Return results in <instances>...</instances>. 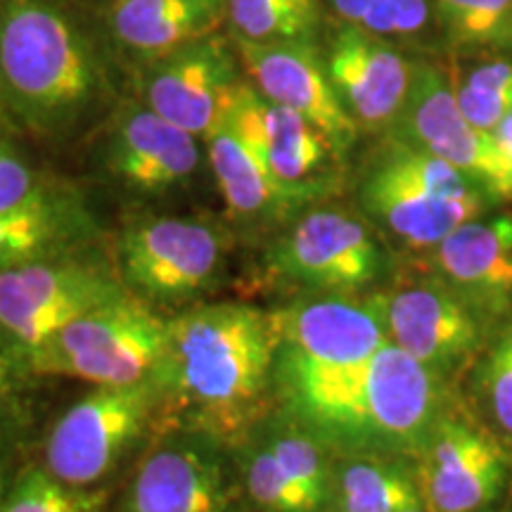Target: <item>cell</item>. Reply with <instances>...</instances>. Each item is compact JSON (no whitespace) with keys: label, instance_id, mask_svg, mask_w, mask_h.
<instances>
[{"label":"cell","instance_id":"15","mask_svg":"<svg viewBox=\"0 0 512 512\" xmlns=\"http://www.w3.org/2000/svg\"><path fill=\"white\" fill-rule=\"evenodd\" d=\"M384 335L415 361L444 375L479 347L482 316L446 283H420L368 297Z\"/></svg>","mask_w":512,"mask_h":512},{"label":"cell","instance_id":"11","mask_svg":"<svg viewBox=\"0 0 512 512\" xmlns=\"http://www.w3.org/2000/svg\"><path fill=\"white\" fill-rule=\"evenodd\" d=\"M394 124L396 140L456 166L484 195L512 200V174L494 136L465 119L456 91L434 64H415L411 88Z\"/></svg>","mask_w":512,"mask_h":512},{"label":"cell","instance_id":"34","mask_svg":"<svg viewBox=\"0 0 512 512\" xmlns=\"http://www.w3.org/2000/svg\"><path fill=\"white\" fill-rule=\"evenodd\" d=\"M330 3L339 17L347 19V24L373 31L382 0H330Z\"/></svg>","mask_w":512,"mask_h":512},{"label":"cell","instance_id":"26","mask_svg":"<svg viewBox=\"0 0 512 512\" xmlns=\"http://www.w3.org/2000/svg\"><path fill=\"white\" fill-rule=\"evenodd\" d=\"M453 50L512 53V0H432Z\"/></svg>","mask_w":512,"mask_h":512},{"label":"cell","instance_id":"9","mask_svg":"<svg viewBox=\"0 0 512 512\" xmlns=\"http://www.w3.org/2000/svg\"><path fill=\"white\" fill-rule=\"evenodd\" d=\"M126 292L112 256L93 247L31 261L0 273V330L31 361L64 325Z\"/></svg>","mask_w":512,"mask_h":512},{"label":"cell","instance_id":"18","mask_svg":"<svg viewBox=\"0 0 512 512\" xmlns=\"http://www.w3.org/2000/svg\"><path fill=\"white\" fill-rule=\"evenodd\" d=\"M105 166L107 174L128 190L164 195L195 176L200 145L192 133L140 102L121 110L114 121L105 147Z\"/></svg>","mask_w":512,"mask_h":512},{"label":"cell","instance_id":"39","mask_svg":"<svg viewBox=\"0 0 512 512\" xmlns=\"http://www.w3.org/2000/svg\"><path fill=\"white\" fill-rule=\"evenodd\" d=\"M0 114H3V100H0Z\"/></svg>","mask_w":512,"mask_h":512},{"label":"cell","instance_id":"21","mask_svg":"<svg viewBox=\"0 0 512 512\" xmlns=\"http://www.w3.org/2000/svg\"><path fill=\"white\" fill-rule=\"evenodd\" d=\"M444 283L479 316L512 309V219L465 221L434 247Z\"/></svg>","mask_w":512,"mask_h":512},{"label":"cell","instance_id":"19","mask_svg":"<svg viewBox=\"0 0 512 512\" xmlns=\"http://www.w3.org/2000/svg\"><path fill=\"white\" fill-rule=\"evenodd\" d=\"M325 69L347 112L368 128L394 124L413 79V64L399 50L356 24L332 38Z\"/></svg>","mask_w":512,"mask_h":512},{"label":"cell","instance_id":"32","mask_svg":"<svg viewBox=\"0 0 512 512\" xmlns=\"http://www.w3.org/2000/svg\"><path fill=\"white\" fill-rule=\"evenodd\" d=\"M34 166L24 159L17 145L0 131V211L17 207L41 188Z\"/></svg>","mask_w":512,"mask_h":512},{"label":"cell","instance_id":"10","mask_svg":"<svg viewBox=\"0 0 512 512\" xmlns=\"http://www.w3.org/2000/svg\"><path fill=\"white\" fill-rule=\"evenodd\" d=\"M384 256L366 221L344 209H311L266 249L273 280L316 294H354L375 285Z\"/></svg>","mask_w":512,"mask_h":512},{"label":"cell","instance_id":"36","mask_svg":"<svg viewBox=\"0 0 512 512\" xmlns=\"http://www.w3.org/2000/svg\"><path fill=\"white\" fill-rule=\"evenodd\" d=\"M10 472H8V463H5V458H0V510H3V501H5V494H8V486H10Z\"/></svg>","mask_w":512,"mask_h":512},{"label":"cell","instance_id":"38","mask_svg":"<svg viewBox=\"0 0 512 512\" xmlns=\"http://www.w3.org/2000/svg\"><path fill=\"white\" fill-rule=\"evenodd\" d=\"M304 3H318V0H304Z\"/></svg>","mask_w":512,"mask_h":512},{"label":"cell","instance_id":"35","mask_svg":"<svg viewBox=\"0 0 512 512\" xmlns=\"http://www.w3.org/2000/svg\"><path fill=\"white\" fill-rule=\"evenodd\" d=\"M491 136H494L498 150H501V155H503V162L512 174V112L505 114L501 124L491 131Z\"/></svg>","mask_w":512,"mask_h":512},{"label":"cell","instance_id":"5","mask_svg":"<svg viewBox=\"0 0 512 512\" xmlns=\"http://www.w3.org/2000/svg\"><path fill=\"white\" fill-rule=\"evenodd\" d=\"M230 249L233 238L214 221L143 216L119 230L112 259L133 297L174 316L216 292Z\"/></svg>","mask_w":512,"mask_h":512},{"label":"cell","instance_id":"13","mask_svg":"<svg viewBox=\"0 0 512 512\" xmlns=\"http://www.w3.org/2000/svg\"><path fill=\"white\" fill-rule=\"evenodd\" d=\"M128 486L124 512H228V448L204 434L155 437Z\"/></svg>","mask_w":512,"mask_h":512},{"label":"cell","instance_id":"30","mask_svg":"<svg viewBox=\"0 0 512 512\" xmlns=\"http://www.w3.org/2000/svg\"><path fill=\"white\" fill-rule=\"evenodd\" d=\"M38 380L27 351L0 330V430L19 425L29 406L31 384Z\"/></svg>","mask_w":512,"mask_h":512},{"label":"cell","instance_id":"7","mask_svg":"<svg viewBox=\"0 0 512 512\" xmlns=\"http://www.w3.org/2000/svg\"><path fill=\"white\" fill-rule=\"evenodd\" d=\"M169 316L131 292L83 313L31 354L38 377L128 387L155 375Z\"/></svg>","mask_w":512,"mask_h":512},{"label":"cell","instance_id":"25","mask_svg":"<svg viewBox=\"0 0 512 512\" xmlns=\"http://www.w3.org/2000/svg\"><path fill=\"white\" fill-rule=\"evenodd\" d=\"M283 470L316 501L323 512L328 510L332 458L328 448L297 422L290 413L275 406L273 413L256 427Z\"/></svg>","mask_w":512,"mask_h":512},{"label":"cell","instance_id":"8","mask_svg":"<svg viewBox=\"0 0 512 512\" xmlns=\"http://www.w3.org/2000/svg\"><path fill=\"white\" fill-rule=\"evenodd\" d=\"M152 380L95 387L64 411L43 444V467L69 486H102L147 434H157Z\"/></svg>","mask_w":512,"mask_h":512},{"label":"cell","instance_id":"23","mask_svg":"<svg viewBox=\"0 0 512 512\" xmlns=\"http://www.w3.org/2000/svg\"><path fill=\"white\" fill-rule=\"evenodd\" d=\"M228 17V0H117L112 29L119 43L145 57L209 36Z\"/></svg>","mask_w":512,"mask_h":512},{"label":"cell","instance_id":"27","mask_svg":"<svg viewBox=\"0 0 512 512\" xmlns=\"http://www.w3.org/2000/svg\"><path fill=\"white\" fill-rule=\"evenodd\" d=\"M235 456H238L242 486L249 501L261 512H323L302 486L280 467L278 458L256 430L235 448Z\"/></svg>","mask_w":512,"mask_h":512},{"label":"cell","instance_id":"3","mask_svg":"<svg viewBox=\"0 0 512 512\" xmlns=\"http://www.w3.org/2000/svg\"><path fill=\"white\" fill-rule=\"evenodd\" d=\"M105 76L88 38L53 0H5L0 8L3 110L41 133L72 128L93 110Z\"/></svg>","mask_w":512,"mask_h":512},{"label":"cell","instance_id":"4","mask_svg":"<svg viewBox=\"0 0 512 512\" xmlns=\"http://www.w3.org/2000/svg\"><path fill=\"white\" fill-rule=\"evenodd\" d=\"M439 380L387 339L320 444L337 456L415 460L444 415Z\"/></svg>","mask_w":512,"mask_h":512},{"label":"cell","instance_id":"29","mask_svg":"<svg viewBox=\"0 0 512 512\" xmlns=\"http://www.w3.org/2000/svg\"><path fill=\"white\" fill-rule=\"evenodd\" d=\"M107 486H69L43 465H29L12 479L0 512H102Z\"/></svg>","mask_w":512,"mask_h":512},{"label":"cell","instance_id":"24","mask_svg":"<svg viewBox=\"0 0 512 512\" xmlns=\"http://www.w3.org/2000/svg\"><path fill=\"white\" fill-rule=\"evenodd\" d=\"M415 470L403 458L337 456L325 512H403L422 508Z\"/></svg>","mask_w":512,"mask_h":512},{"label":"cell","instance_id":"22","mask_svg":"<svg viewBox=\"0 0 512 512\" xmlns=\"http://www.w3.org/2000/svg\"><path fill=\"white\" fill-rule=\"evenodd\" d=\"M204 143L230 219L238 223H264L287 214L264 159L230 114V102L226 114L207 133Z\"/></svg>","mask_w":512,"mask_h":512},{"label":"cell","instance_id":"17","mask_svg":"<svg viewBox=\"0 0 512 512\" xmlns=\"http://www.w3.org/2000/svg\"><path fill=\"white\" fill-rule=\"evenodd\" d=\"M238 81L230 50L204 36L157 57L145 76L143 105L195 138H207Z\"/></svg>","mask_w":512,"mask_h":512},{"label":"cell","instance_id":"31","mask_svg":"<svg viewBox=\"0 0 512 512\" xmlns=\"http://www.w3.org/2000/svg\"><path fill=\"white\" fill-rule=\"evenodd\" d=\"M484 389L496 422L512 437V325L496 339L486 358Z\"/></svg>","mask_w":512,"mask_h":512},{"label":"cell","instance_id":"33","mask_svg":"<svg viewBox=\"0 0 512 512\" xmlns=\"http://www.w3.org/2000/svg\"><path fill=\"white\" fill-rule=\"evenodd\" d=\"M467 88L496 95L512 105V64L510 62H489L472 69L465 79Z\"/></svg>","mask_w":512,"mask_h":512},{"label":"cell","instance_id":"6","mask_svg":"<svg viewBox=\"0 0 512 512\" xmlns=\"http://www.w3.org/2000/svg\"><path fill=\"white\" fill-rule=\"evenodd\" d=\"M484 192L463 171L392 138L358 185L370 221L413 249H434L465 221L477 219Z\"/></svg>","mask_w":512,"mask_h":512},{"label":"cell","instance_id":"28","mask_svg":"<svg viewBox=\"0 0 512 512\" xmlns=\"http://www.w3.org/2000/svg\"><path fill=\"white\" fill-rule=\"evenodd\" d=\"M228 22L242 41H309L318 24V3L228 0Z\"/></svg>","mask_w":512,"mask_h":512},{"label":"cell","instance_id":"14","mask_svg":"<svg viewBox=\"0 0 512 512\" xmlns=\"http://www.w3.org/2000/svg\"><path fill=\"white\" fill-rule=\"evenodd\" d=\"M415 460L427 512H482L501 496L508 479L503 448L446 411Z\"/></svg>","mask_w":512,"mask_h":512},{"label":"cell","instance_id":"12","mask_svg":"<svg viewBox=\"0 0 512 512\" xmlns=\"http://www.w3.org/2000/svg\"><path fill=\"white\" fill-rule=\"evenodd\" d=\"M230 114L264 159L287 214L323 190L325 169L339 152L309 119L275 105L245 81L233 88Z\"/></svg>","mask_w":512,"mask_h":512},{"label":"cell","instance_id":"1","mask_svg":"<svg viewBox=\"0 0 512 512\" xmlns=\"http://www.w3.org/2000/svg\"><path fill=\"white\" fill-rule=\"evenodd\" d=\"M275 318L245 302H202L169 316L155 375L157 434H204L235 451L273 413ZM155 434V437H157Z\"/></svg>","mask_w":512,"mask_h":512},{"label":"cell","instance_id":"2","mask_svg":"<svg viewBox=\"0 0 512 512\" xmlns=\"http://www.w3.org/2000/svg\"><path fill=\"white\" fill-rule=\"evenodd\" d=\"M275 403L320 439L387 342L368 299L318 294L273 311Z\"/></svg>","mask_w":512,"mask_h":512},{"label":"cell","instance_id":"37","mask_svg":"<svg viewBox=\"0 0 512 512\" xmlns=\"http://www.w3.org/2000/svg\"><path fill=\"white\" fill-rule=\"evenodd\" d=\"M403 512H427V510H425V505H422V508H413V510H403Z\"/></svg>","mask_w":512,"mask_h":512},{"label":"cell","instance_id":"16","mask_svg":"<svg viewBox=\"0 0 512 512\" xmlns=\"http://www.w3.org/2000/svg\"><path fill=\"white\" fill-rule=\"evenodd\" d=\"M238 53L252 86L275 105L311 121L342 155L356 140L358 124L342 105L325 62L309 41H242Z\"/></svg>","mask_w":512,"mask_h":512},{"label":"cell","instance_id":"20","mask_svg":"<svg viewBox=\"0 0 512 512\" xmlns=\"http://www.w3.org/2000/svg\"><path fill=\"white\" fill-rule=\"evenodd\" d=\"M98 235V223L79 192L43 181L29 200L0 211V273L88 249Z\"/></svg>","mask_w":512,"mask_h":512}]
</instances>
